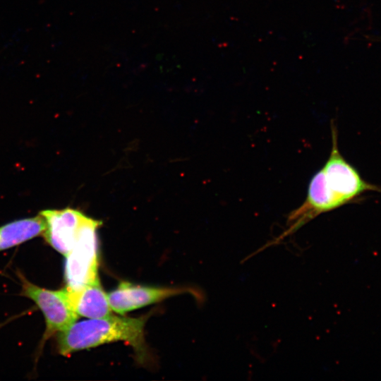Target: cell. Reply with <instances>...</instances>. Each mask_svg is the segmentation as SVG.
Listing matches in <instances>:
<instances>
[{
    "mask_svg": "<svg viewBox=\"0 0 381 381\" xmlns=\"http://www.w3.org/2000/svg\"><path fill=\"white\" fill-rule=\"evenodd\" d=\"M146 318L109 315L75 322L59 332V352L68 356L77 351L123 341L131 345L142 361L146 356L144 327Z\"/></svg>",
    "mask_w": 381,
    "mask_h": 381,
    "instance_id": "1",
    "label": "cell"
},
{
    "mask_svg": "<svg viewBox=\"0 0 381 381\" xmlns=\"http://www.w3.org/2000/svg\"><path fill=\"white\" fill-rule=\"evenodd\" d=\"M40 214L46 228L45 241L56 251L66 255L74 246L80 228L87 216L83 212L66 207L61 210H45Z\"/></svg>",
    "mask_w": 381,
    "mask_h": 381,
    "instance_id": "6",
    "label": "cell"
},
{
    "mask_svg": "<svg viewBox=\"0 0 381 381\" xmlns=\"http://www.w3.org/2000/svg\"><path fill=\"white\" fill-rule=\"evenodd\" d=\"M342 205L341 201L329 186L322 168L311 178L303 203L290 213L287 222L289 229L283 236L290 234L320 214Z\"/></svg>",
    "mask_w": 381,
    "mask_h": 381,
    "instance_id": "5",
    "label": "cell"
},
{
    "mask_svg": "<svg viewBox=\"0 0 381 381\" xmlns=\"http://www.w3.org/2000/svg\"><path fill=\"white\" fill-rule=\"evenodd\" d=\"M186 291L187 289L182 288L148 286L121 282L116 289L107 294V297L111 310L123 314Z\"/></svg>",
    "mask_w": 381,
    "mask_h": 381,
    "instance_id": "7",
    "label": "cell"
},
{
    "mask_svg": "<svg viewBox=\"0 0 381 381\" xmlns=\"http://www.w3.org/2000/svg\"><path fill=\"white\" fill-rule=\"evenodd\" d=\"M102 221L87 217L72 250L66 255L64 277L66 289L78 290L98 278L97 229Z\"/></svg>",
    "mask_w": 381,
    "mask_h": 381,
    "instance_id": "2",
    "label": "cell"
},
{
    "mask_svg": "<svg viewBox=\"0 0 381 381\" xmlns=\"http://www.w3.org/2000/svg\"><path fill=\"white\" fill-rule=\"evenodd\" d=\"M66 289L71 306L78 316L96 319L111 315L107 294L102 289L99 280L78 290Z\"/></svg>",
    "mask_w": 381,
    "mask_h": 381,
    "instance_id": "8",
    "label": "cell"
},
{
    "mask_svg": "<svg viewBox=\"0 0 381 381\" xmlns=\"http://www.w3.org/2000/svg\"><path fill=\"white\" fill-rule=\"evenodd\" d=\"M46 224L43 217L16 220L0 226V251L18 246L43 234Z\"/></svg>",
    "mask_w": 381,
    "mask_h": 381,
    "instance_id": "9",
    "label": "cell"
},
{
    "mask_svg": "<svg viewBox=\"0 0 381 381\" xmlns=\"http://www.w3.org/2000/svg\"><path fill=\"white\" fill-rule=\"evenodd\" d=\"M332 149L322 167L327 183L343 205L355 202L365 193L381 192V188L363 180L358 171L341 155L338 148L337 131L332 122Z\"/></svg>",
    "mask_w": 381,
    "mask_h": 381,
    "instance_id": "3",
    "label": "cell"
},
{
    "mask_svg": "<svg viewBox=\"0 0 381 381\" xmlns=\"http://www.w3.org/2000/svg\"><path fill=\"white\" fill-rule=\"evenodd\" d=\"M22 295L32 300L42 312L46 322L44 340L62 332L75 323L78 318L68 301L67 291L49 290L40 287L18 273Z\"/></svg>",
    "mask_w": 381,
    "mask_h": 381,
    "instance_id": "4",
    "label": "cell"
}]
</instances>
